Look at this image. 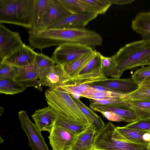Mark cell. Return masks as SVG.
<instances>
[{
	"instance_id": "cell-27",
	"label": "cell",
	"mask_w": 150,
	"mask_h": 150,
	"mask_svg": "<svg viewBox=\"0 0 150 150\" xmlns=\"http://www.w3.org/2000/svg\"><path fill=\"white\" fill-rule=\"evenodd\" d=\"M89 13L96 14H104L111 5L109 0H80Z\"/></svg>"
},
{
	"instance_id": "cell-10",
	"label": "cell",
	"mask_w": 150,
	"mask_h": 150,
	"mask_svg": "<svg viewBox=\"0 0 150 150\" xmlns=\"http://www.w3.org/2000/svg\"><path fill=\"white\" fill-rule=\"evenodd\" d=\"M97 16L87 12L72 14L56 22L47 30L85 28V26L90 21L95 19Z\"/></svg>"
},
{
	"instance_id": "cell-18",
	"label": "cell",
	"mask_w": 150,
	"mask_h": 150,
	"mask_svg": "<svg viewBox=\"0 0 150 150\" xmlns=\"http://www.w3.org/2000/svg\"><path fill=\"white\" fill-rule=\"evenodd\" d=\"M97 132L92 125L78 134L71 150H93Z\"/></svg>"
},
{
	"instance_id": "cell-6",
	"label": "cell",
	"mask_w": 150,
	"mask_h": 150,
	"mask_svg": "<svg viewBox=\"0 0 150 150\" xmlns=\"http://www.w3.org/2000/svg\"><path fill=\"white\" fill-rule=\"evenodd\" d=\"M18 118L23 129L29 139V145L32 150H50L42 135L41 131L29 118L25 110L18 112Z\"/></svg>"
},
{
	"instance_id": "cell-16",
	"label": "cell",
	"mask_w": 150,
	"mask_h": 150,
	"mask_svg": "<svg viewBox=\"0 0 150 150\" xmlns=\"http://www.w3.org/2000/svg\"><path fill=\"white\" fill-rule=\"evenodd\" d=\"M125 101V104L120 106H114L94 104L91 102L89 108L92 110L98 112L99 111H111L121 116L124 119V121L132 122L140 120L139 117L134 110L128 106Z\"/></svg>"
},
{
	"instance_id": "cell-34",
	"label": "cell",
	"mask_w": 150,
	"mask_h": 150,
	"mask_svg": "<svg viewBox=\"0 0 150 150\" xmlns=\"http://www.w3.org/2000/svg\"><path fill=\"white\" fill-rule=\"evenodd\" d=\"M127 100L132 105L150 113V101Z\"/></svg>"
},
{
	"instance_id": "cell-28",
	"label": "cell",
	"mask_w": 150,
	"mask_h": 150,
	"mask_svg": "<svg viewBox=\"0 0 150 150\" xmlns=\"http://www.w3.org/2000/svg\"><path fill=\"white\" fill-rule=\"evenodd\" d=\"M129 100L150 102V88H139L135 91L125 95L123 98Z\"/></svg>"
},
{
	"instance_id": "cell-36",
	"label": "cell",
	"mask_w": 150,
	"mask_h": 150,
	"mask_svg": "<svg viewBox=\"0 0 150 150\" xmlns=\"http://www.w3.org/2000/svg\"><path fill=\"white\" fill-rule=\"evenodd\" d=\"M139 88H150V77L147 78L139 85Z\"/></svg>"
},
{
	"instance_id": "cell-1",
	"label": "cell",
	"mask_w": 150,
	"mask_h": 150,
	"mask_svg": "<svg viewBox=\"0 0 150 150\" xmlns=\"http://www.w3.org/2000/svg\"><path fill=\"white\" fill-rule=\"evenodd\" d=\"M45 95L48 106L62 116L59 119L62 127L77 134L92 125L88 117L63 88H49L45 91Z\"/></svg>"
},
{
	"instance_id": "cell-12",
	"label": "cell",
	"mask_w": 150,
	"mask_h": 150,
	"mask_svg": "<svg viewBox=\"0 0 150 150\" xmlns=\"http://www.w3.org/2000/svg\"><path fill=\"white\" fill-rule=\"evenodd\" d=\"M37 53L25 44L4 59L0 64H4L17 67L33 65Z\"/></svg>"
},
{
	"instance_id": "cell-4",
	"label": "cell",
	"mask_w": 150,
	"mask_h": 150,
	"mask_svg": "<svg viewBox=\"0 0 150 150\" xmlns=\"http://www.w3.org/2000/svg\"><path fill=\"white\" fill-rule=\"evenodd\" d=\"M102 55L96 51L79 74L65 84L88 85L106 79V77L102 74L100 71Z\"/></svg>"
},
{
	"instance_id": "cell-15",
	"label": "cell",
	"mask_w": 150,
	"mask_h": 150,
	"mask_svg": "<svg viewBox=\"0 0 150 150\" xmlns=\"http://www.w3.org/2000/svg\"><path fill=\"white\" fill-rule=\"evenodd\" d=\"M32 117L41 131L50 133L55 125L57 114L53 109L48 106L35 110Z\"/></svg>"
},
{
	"instance_id": "cell-19",
	"label": "cell",
	"mask_w": 150,
	"mask_h": 150,
	"mask_svg": "<svg viewBox=\"0 0 150 150\" xmlns=\"http://www.w3.org/2000/svg\"><path fill=\"white\" fill-rule=\"evenodd\" d=\"M96 51V50H93L92 51L62 66L69 80V81L76 77L79 74L93 57Z\"/></svg>"
},
{
	"instance_id": "cell-37",
	"label": "cell",
	"mask_w": 150,
	"mask_h": 150,
	"mask_svg": "<svg viewBox=\"0 0 150 150\" xmlns=\"http://www.w3.org/2000/svg\"><path fill=\"white\" fill-rule=\"evenodd\" d=\"M143 40H146L150 42V34H146L141 35Z\"/></svg>"
},
{
	"instance_id": "cell-22",
	"label": "cell",
	"mask_w": 150,
	"mask_h": 150,
	"mask_svg": "<svg viewBox=\"0 0 150 150\" xmlns=\"http://www.w3.org/2000/svg\"><path fill=\"white\" fill-rule=\"evenodd\" d=\"M101 58L100 71L101 74L105 76L120 78L123 72L120 70L112 56L107 57L102 55Z\"/></svg>"
},
{
	"instance_id": "cell-21",
	"label": "cell",
	"mask_w": 150,
	"mask_h": 150,
	"mask_svg": "<svg viewBox=\"0 0 150 150\" xmlns=\"http://www.w3.org/2000/svg\"><path fill=\"white\" fill-rule=\"evenodd\" d=\"M69 95L82 112L89 120L93 128L97 133L100 132L105 125L100 117L85 105L79 99L76 98L71 94Z\"/></svg>"
},
{
	"instance_id": "cell-14",
	"label": "cell",
	"mask_w": 150,
	"mask_h": 150,
	"mask_svg": "<svg viewBox=\"0 0 150 150\" xmlns=\"http://www.w3.org/2000/svg\"><path fill=\"white\" fill-rule=\"evenodd\" d=\"M39 80L42 85L51 88L60 87L69 81L63 67L59 64L52 67Z\"/></svg>"
},
{
	"instance_id": "cell-24",
	"label": "cell",
	"mask_w": 150,
	"mask_h": 150,
	"mask_svg": "<svg viewBox=\"0 0 150 150\" xmlns=\"http://www.w3.org/2000/svg\"><path fill=\"white\" fill-rule=\"evenodd\" d=\"M55 64L52 58L42 53H37L33 65L38 73L39 79L54 66Z\"/></svg>"
},
{
	"instance_id": "cell-7",
	"label": "cell",
	"mask_w": 150,
	"mask_h": 150,
	"mask_svg": "<svg viewBox=\"0 0 150 150\" xmlns=\"http://www.w3.org/2000/svg\"><path fill=\"white\" fill-rule=\"evenodd\" d=\"M24 44L19 33L10 30L0 23V62Z\"/></svg>"
},
{
	"instance_id": "cell-8",
	"label": "cell",
	"mask_w": 150,
	"mask_h": 150,
	"mask_svg": "<svg viewBox=\"0 0 150 150\" xmlns=\"http://www.w3.org/2000/svg\"><path fill=\"white\" fill-rule=\"evenodd\" d=\"M88 85L102 87L110 91L124 95L131 93L138 89L139 85L132 78H106L91 83Z\"/></svg>"
},
{
	"instance_id": "cell-25",
	"label": "cell",
	"mask_w": 150,
	"mask_h": 150,
	"mask_svg": "<svg viewBox=\"0 0 150 150\" xmlns=\"http://www.w3.org/2000/svg\"><path fill=\"white\" fill-rule=\"evenodd\" d=\"M50 0H37V7L31 30L42 31L44 15Z\"/></svg>"
},
{
	"instance_id": "cell-5",
	"label": "cell",
	"mask_w": 150,
	"mask_h": 150,
	"mask_svg": "<svg viewBox=\"0 0 150 150\" xmlns=\"http://www.w3.org/2000/svg\"><path fill=\"white\" fill-rule=\"evenodd\" d=\"M93 50L92 48L84 45L64 44L55 49L52 58L55 64L63 66Z\"/></svg>"
},
{
	"instance_id": "cell-26",
	"label": "cell",
	"mask_w": 150,
	"mask_h": 150,
	"mask_svg": "<svg viewBox=\"0 0 150 150\" xmlns=\"http://www.w3.org/2000/svg\"><path fill=\"white\" fill-rule=\"evenodd\" d=\"M27 88L13 80L0 79V93L1 94L15 95L23 92Z\"/></svg>"
},
{
	"instance_id": "cell-11",
	"label": "cell",
	"mask_w": 150,
	"mask_h": 150,
	"mask_svg": "<svg viewBox=\"0 0 150 150\" xmlns=\"http://www.w3.org/2000/svg\"><path fill=\"white\" fill-rule=\"evenodd\" d=\"M72 14L60 0H50L44 15L42 31Z\"/></svg>"
},
{
	"instance_id": "cell-31",
	"label": "cell",
	"mask_w": 150,
	"mask_h": 150,
	"mask_svg": "<svg viewBox=\"0 0 150 150\" xmlns=\"http://www.w3.org/2000/svg\"><path fill=\"white\" fill-rule=\"evenodd\" d=\"M149 77H150V66L138 69L132 75V78L139 85L145 79Z\"/></svg>"
},
{
	"instance_id": "cell-35",
	"label": "cell",
	"mask_w": 150,
	"mask_h": 150,
	"mask_svg": "<svg viewBox=\"0 0 150 150\" xmlns=\"http://www.w3.org/2000/svg\"><path fill=\"white\" fill-rule=\"evenodd\" d=\"M111 4H116L124 5L130 4L134 2V0H109Z\"/></svg>"
},
{
	"instance_id": "cell-3",
	"label": "cell",
	"mask_w": 150,
	"mask_h": 150,
	"mask_svg": "<svg viewBox=\"0 0 150 150\" xmlns=\"http://www.w3.org/2000/svg\"><path fill=\"white\" fill-rule=\"evenodd\" d=\"M123 72L140 66H150V42L142 39L125 45L112 56Z\"/></svg>"
},
{
	"instance_id": "cell-17",
	"label": "cell",
	"mask_w": 150,
	"mask_h": 150,
	"mask_svg": "<svg viewBox=\"0 0 150 150\" xmlns=\"http://www.w3.org/2000/svg\"><path fill=\"white\" fill-rule=\"evenodd\" d=\"M18 68L17 73L14 80L27 88L33 87L42 91V88L39 81L38 73L33 65Z\"/></svg>"
},
{
	"instance_id": "cell-29",
	"label": "cell",
	"mask_w": 150,
	"mask_h": 150,
	"mask_svg": "<svg viewBox=\"0 0 150 150\" xmlns=\"http://www.w3.org/2000/svg\"><path fill=\"white\" fill-rule=\"evenodd\" d=\"M65 7L73 14L89 11L80 0H60Z\"/></svg>"
},
{
	"instance_id": "cell-9",
	"label": "cell",
	"mask_w": 150,
	"mask_h": 150,
	"mask_svg": "<svg viewBox=\"0 0 150 150\" xmlns=\"http://www.w3.org/2000/svg\"><path fill=\"white\" fill-rule=\"evenodd\" d=\"M48 138L52 150H71L77 135L71 131L54 125Z\"/></svg>"
},
{
	"instance_id": "cell-23",
	"label": "cell",
	"mask_w": 150,
	"mask_h": 150,
	"mask_svg": "<svg viewBox=\"0 0 150 150\" xmlns=\"http://www.w3.org/2000/svg\"><path fill=\"white\" fill-rule=\"evenodd\" d=\"M132 30L141 35L150 34V12L137 13L132 23Z\"/></svg>"
},
{
	"instance_id": "cell-32",
	"label": "cell",
	"mask_w": 150,
	"mask_h": 150,
	"mask_svg": "<svg viewBox=\"0 0 150 150\" xmlns=\"http://www.w3.org/2000/svg\"><path fill=\"white\" fill-rule=\"evenodd\" d=\"M126 127L150 132V118L140 120L130 123Z\"/></svg>"
},
{
	"instance_id": "cell-13",
	"label": "cell",
	"mask_w": 150,
	"mask_h": 150,
	"mask_svg": "<svg viewBox=\"0 0 150 150\" xmlns=\"http://www.w3.org/2000/svg\"><path fill=\"white\" fill-rule=\"evenodd\" d=\"M112 135L117 139L147 146L150 145V132H148L128 128L125 126H115L112 130Z\"/></svg>"
},
{
	"instance_id": "cell-38",
	"label": "cell",
	"mask_w": 150,
	"mask_h": 150,
	"mask_svg": "<svg viewBox=\"0 0 150 150\" xmlns=\"http://www.w3.org/2000/svg\"><path fill=\"white\" fill-rule=\"evenodd\" d=\"M4 110V109L3 108L1 107H0V115L3 112Z\"/></svg>"
},
{
	"instance_id": "cell-39",
	"label": "cell",
	"mask_w": 150,
	"mask_h": 150,
	"mask_svg": "<svg viewBox=\"0 0 150 150\" xmlns=\"http://www.w3.org/2000/svg\"><path fill=\"white\" fill-rule=\"evenodd\" d=\"M149 146H150V145H149Z\"/></svg>"
},
{
	"instance_id": "cell-20",
	"label": "cell",
	"mask_w": 150,
	"mask_h": 150,
	"mask_svg": "<svg viewBox=\"0 0 150 150\" xmlns=\"http://www.w3.org/2000/svg\"><path fill=\"white\" fill-rule=\"evenodd\" d=\"M125 95L106 88L102 91H97L94 87L88 86L81 97L97 100H115L123 98Z\"/></svg>"
},
{
	"instance_id": "cell-33",
	"label": "cell",
	"mask_w": 150,
	"mask_h": 150,
	"mask_svg": "<svg viewBox=\"0 0 150 150\" xmlns=\"http://www.w3.org/2000/svg\"><path fill=\"white\" fill-rule=\"evenodd\" d=\"M107 120L110 121L120 122L124 121L123 118L121 116L111 111H99Z\"/></svg>"
},
{
	"instance_id": "cell-30",
	"label": "cell",
	"mask_w": 150,
	"mask_h": 150,
	"mask_svg": "<svg viewBox=\"0 0 150 150\" xmlns=\"http://www.w3.org/2000/svg\"><path fill=\"white\" fill-rule=\"evenodd\" d=\"M18 71V67L6 64H0V79L13 80Z\"/></svg>"
},
{
	"instance_id": "cell-2",
	"label": "cell",
	"mask_w": 150,
	"mask_h": 150,
	"mask_svg": "<svg viewBox=\"0 0 150 150\" xmlns=\"http://www.w3.org/2000/svg\"><path fill=\"white\" fill-rule=\"evenodd\" d=\"M37 0H0V22L31 29Z\"/></svg>"
}]
</instances>
